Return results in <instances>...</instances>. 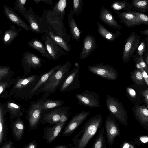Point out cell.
<instances>
[{
	"label": "cell",
	"mask_w": 148,
	"mask_h": 148,
	"mask_svg": "<svg viewBox=\"0 0 148 148\" xmlns=\"http://www.w3.org/2000/svg\"><path fill=\"white\" fill-rule=\"evenodd\" d=\"M103 120L102 115L97 114L91 117L85 123L83 128L73 138L78 148L85 147L101 127Z\"/></svg>",
	"instance_id": "6da1fadb"
},
{
	"label": "cell",
	"mask_w": 148,
	"mask_h": 148,
	"mask_svg": "<svg viewBox=\"0 0 148 148\" xmlns=\"http://www.w3.org/2000/svg\"><path fill=\"white\" fill-rule=\"evenodd\" d=\"M71 66V62L67 61L49 77L43 86L42 99H47L49 96L56 92L67 76Z\"/></svg>",
	"instance_id": "7a4b0ae2"
},
{
	"label": "cell",
	"mask_w": 148,
	"mask_h": 148,
	"mask_svg": "<svg viewBox=\"0 0 148 148\" xmlns=\"http://www.w3.org/2000/svg\"><path fill=\"white\" fill-rule=\"evenodd\" d=\"M41 19L45 32L47 30L51 31L69 44L71 40V36L67 34L63 20L60 17L53 15L51 10H45Z\"/></svg>",
	"instance_id": "3957f363"
},
{
	"label": "cell",
	"mask_w": 148,
	"mask_h": 148,
	"mask_svg": "<svg viewBox=\"0 0 148 148\" xmlns=\"http://www.w3.org/2000/svg\"><path fill=\"white\" fill-rule=\"evenodd\" d=\"M41 75H34L26 77L16 79L14 86L6 96L8 97L15 93L20 94V97L27 98L29 94L38 82Z\"/></svg>",
	"instance_id": "277c9868"
},
{
	"label": "cell",
	"mask_w": 148,
	"mask_h": 148,
	"mask_svg": "<svg viewBox=\"0 0 148 148\" xmlns=\"http://www.w3.org/2000/svg\"><path fill=\"white\" fill-rule=\"evenodd\" d=\"M105 104L110 114L122 125L127 126L128 123V113L123 105L118 99L109 95L107 96Z\"/></svg>",
	"instance_id": "5b68a950"
},
{
	"label": "cell",
	"mask_w": 148,
	"mask_h": 148,
	"mask_svg": "<svg viewBox=\"0 0 148 148\" xmlns=\"http://www.w3.org/2000/svg\"><path fill=\"white\" fill-rule=\"evenodd\" d=\"M79 65L69 71L59 87L60 92H66L80 88L81 84L79 76Z\"/></svg>",
	"instance_id": "8992f818"
},
{
	"label": "cell",
	"mask_w": 148,
	"mask_h": 148,
	"mask_svg": "<svg viewBox=\"0 0 148 148\" xmlns=\"http://www.w3.org/2000/svg\"><path fill=\"white\" fill-rule=\"evenodd\" d=\"M87 68L92 73L108 80H116L118 77L116 70L110 65L101 63L88 66Z\"/></svg>",
	"instance_id": "52a82bcc"
},
{
	"label": "cell",
	"mask_w": 148,
	"mask_h": 148,
	"mask_svg": "<svg viewBox=\"0 0 148 148\" xmlns=\"http://www.w3.org/2000/svg\"><path fill=\"white\" fill-rule=\"evenodd\" d=\"M140 39V36L135 32L131 33L126 39L122 56L124 63H127L130 61L134 52L137 49Z\"/></svg>",
	"instance_id": "ba28073f"
},
{
	"label": "cell",
	"mask_w": 148,
	"mask_h": 148,
	"mask_svg": "<svg viewBox=\"0 0 148 148\" xmlns=\"http://www.w3.org/2000/svg\"><path fill=\"white\" fill-rule=\"evenodd\" d=\"M105 128L107 142L108 145H112L116 138L120 136V131L116 119L110 114L106 120Z\"/></svg>",
	"instance_id": "9c48e42d"
},
{
	"label": "cell",
	"mask_w": 148,
	"mask_h": 148,
	"mask_svg": "<svg viewBox=\"0 0 148 148\" xmlns=\"http://www.w3.org/2000/svg\"><path fill=\"white\" fill-rule=\"evenodd\" d=\"M45 61L41 58L30 52H24L22 56V64L25 75L29 73L32 69H37L43 66Z\"/></svg>",
	"instance_id": "30bf717a"
},
{
	"label": "cell",
	"mask_w": 148,
	"mask_h": 148,
	"mask_svg": "<svg viewBox=\"0 0 148 148\" xmlns=\"http://www.w3.org/2000/svg\"><path fill=\"white\" fill-rule=\"evenodd\" d=\"M44 100L39 99L32 102L27 112L30 126L34 128L39 123L42 112H43L42 104Z\"/></svg>",
	"instance_id": "8fae6325"
},
{
	"label": "cell",
	"mask_w": 148,
	"mask_h": 148,
	"mask_svg": "<svg viewBox=\"0 0 148 148\" xmlns=\"http://www.w3.org/2000/svg\"><path fill=\"white\" fill-rule=\"evenodd\" d=\"M27 21L31 31L36 33H45V30L40 17L36 15L32 8L30 6L28 10L21 14Z\"/></svg>",
	"instance_id": "7c38bea8"
},
{
	"label": "cell",
	"mask_w": 148,
	"mask_h": 148,
	"mask_svg": "<svg viewBox=\"0 0 148 148\" xmlns=\"http://www.w3.org/2000/svg\"><path fill=\"white\" fill-rule=\"evenodd\" d=\"M78 103L88 107H100L99 97L95 92L85 90L81 93L75 95Z\"/></svg>",
	"instance_id": "4fadbf2b"
},
{
	"label": "cell",
	"mask_w": 148,
	"mask_h": 148,
	"mask_svg": "<svg viewBox=\"0 0 148 148\" xmlns=\"http://www.w3.org/2000/svg\"><path fill=\"white\" fill-rule=\"evenodd\" d=\"M42 39L52 60L57 61L66 54L64 50L47 34H43Z\"/></svg>",
	"instance_id": "5bb4252c"
},
{
	"label": "cell",
	"mask_w": 148,
	"mask_h": 148,
	"mask_svg": "<svg viewBox=\"0 0 148 148\" xmlns=\"http://www.w3.org/2000/svg\"><path fill=\"white\" fill-rule=\"evenodd\" d=\"M90 114V111H82L76 114L71 119L62 133L64 136H70Z\"/></svg>",
	"instance_id": "9a60e30c"
},
{
	"label": "cell",
	"mask_w": 148,
	"mask_h": 148,
	"mask_svg": "<svg viewBox=\"0 0 148 148\" xmlns=\"http://www.w3.org/2000/svg\"><path fill=\"white\" fill-rule=\"evenodd\" d=\"M135 118L139 124L148 131V108L145 105L136 104L132 109Z\"/></svg>",
	"instance_id": "2e32d148"
},
{
	"label": "cell",
	"mask_w": 148,
	"mask_h": 148,
	"mask_svg": "<svg viewBox=\"0 0 148 148\" xmlns=\"http://www.w3.org/2000/svg\"><path fill=\"white\" fill-rule=\"evenodd\" d=\"M3 6L4 14L8 19L22 28L25 31H31L29 26L18 15L13 9L5 5H4Z\"/></svg>",
	"instance_id": "e0dca14e"
},
{
	"label": "cell",
	"mask_w": 148,
	"mask_h": 148,
	"mask_svg": "<svg viewBox=\"0 0 148 148\" xmlns=\"http://www.w3.org/2000/svg\"><path fill=\"white\" fill-rule=\"evenodd\" d=\"M97 48L95 38L91 34H87L84 38L83 45L79 55L81 60L88 57Z\"/></svg>",
	"instance_id": "ac0fdd59"
},
{
	"label": "cell",
	"mask_w": 148,
	"mask_h": 148,
	"mask_svg": "<svg viewBox=\"0 0 148 148\" xmlns=\"http://www.w3.org/2000/svg\"><path fill=\"white\" fill-rule=\"evenodd\" d=\"M116 13L117 17L121 23L123 24L129 28L134 27L135 26L139 25L142 23L136 16L127 11L120 12H115Z\"/></svg>",
	"instance_id": "d6986e66"
},
{
	"label": "cell",
	"mask_w": 148,
	"mask_h": 148,
	"mask_svg": "<svg viewBox=\"0 0 148 148\" xmlns=\"http://www.w3.org/2000/svg\"><path fill=\"white\" fill-rule=\"evenodd\" d=\"M61 66V65L60 64L53 66L48 72L42 75L38 82L29 94L27 98H31L34 95L42 92L44 83L49 77L56 71L58 70Z\"/></svg>",
	"instance_id": "ffe728a7"
},
{
	"label": "cell",
	"mask_w": 148,
	"mask_h": 148,
	"mask_svg": "<svg viewBox=\"0 0 148 148\" xmlns=\"http://www.w3.org/2000/svg\"><path fill=\"white\" fill-rule=\"evenodd\" d=\"M100 19L108 26L117 29H121L122 26L118 23L114 16L107 8L101 7L99 15Z\"/></svg>",
	"instance_id": "44dd1931"
},
{
	"label": "cell",
	"mask_w": 148,
	"mask_h": 148,
	"mask_svg": "<svg viewBox=\"0 0 148 148\" xmlns=\"http://www.w3.org/2000/svg\"><path fill=\"white\" fill-rule=\"evenodd\" d=\"M70 107L64 106L56 108L50 112L45 114L43 120L45 123L53 124L59 122L61 116L64 112L69 110Z\"/></svg>",
	"instance_id": "7402d4cb"
},
{
	"label": "cell",
	"mask_w": 148,
	"mask_h": 148,
	"mask_svg": "<svg viewBox=\"0 0 148 148\" xmlns=\"http://www.w3.org/2000/svg\"><path fill=\"white\" fill-rule=\"evenodd\" d=\"M65 123L59 122L51 127H46L44 138L48 143L52 142L58 135Z\"/></svg>",
	"instance_id": "603a6c76"
},
{
	"label": "cell",
	"mask_w": 148,
	"mask_h": 148,
	"mask_svg": "<svg viewBox=\"0 0 148 148\" xmlns=\"http://www.w3.org/2000/svg\"><path fill=\"white\" fill-rule=\"evenodd\" d=\"M140 91L136 89L134 85L133 84H131L130 86H127L125 89L127 97L133 104L145 105L143 98Z\"/></svg>",
	"instance_id": "cb8c5ba5"
},
{
	"label": "cell",
	"mask_w": 148,
	"mask_h": 148,
	"mask_svg": "<svg viewBox=\"0 0 148 148\" xmlns=\"http://www.w3.org/2000/svg\"><path fill=\"white\" fill-rule=\"evenodd\" d=\"M74 12L71 9L68 14V21L72 39L77 42L80 39L81 31L79 29L77 23L74 18Z\"/></svg>",
	"instance_id": "d4e9b609"
},
{
	"label": "cell",
	"mask_w": 148,
	"mask_h": 148,
	"mask_svg": "<svg viewBox=\"0 0 148 148\" xmlns=\"http://www.w3.org/2000/svg\"><path fill=\"white\" fill-rule=\"evenodd\" d=\"M21 31V28L14 25L10 26V28L4 33L2 39V43L5 46L11 45Z\"/></svg>",
	"instance_id": "484cf974"
},
{
	"label": "cell",
	"mask_w": 148,
	"mask_h": 148,
	"mask_svg": "<svg viewBox=\"0 0 148 148\" xmlns=\"http://www.w3.org/2000/svg\"><path fill=\"white\" fill-rule=\"evenodd\" d=\"M97 29L99 33L105 40L109 42L116 40L121 34L118 30L113 33L108 31L98 22H97Z\"/></svg>",
	"instance_id": "4316f807"
},
{
	"label": "cell",
	"mask_w": 148,
	"mask_h": 148,
	"mask_svg": "<svg viewBox=\"0 0 148 148\" xmlns=\"http://www.w3.org/2000/svg\"><path fill=\"white\" fill-rule=\"evenodd\" d=\"M28 46L39 52L45 57L52 60V58L48 52L45 45L38 39L33 38L28 43Z\"/></svg>",
	"instance_id": "83f0119b"
},
{
	"label": "cell",
	"mask_w": 148,
	"mask_h": 148,
	"mask_svg": "<svg viewBox=\"0 0 148 148\" xmlns=\"http://www.w3.org/2000/svg\"><path fill=\"white\" fill-rule=\"evenodd\" d=\"M67 3V0H60L55 2L54 6L51 7L52 10L51 11L52 14L60 17L63 20Z\"/></svg>",
	"instance_id": "f1b7e54d"
},
{
	"label": "cell",
	"mask_w": 148,
	"mask_h": 148,
	"mask_svg": "<svg viewBox=\"0 0 148 148\" xmlns=\"http://www.w3.org/2000/svg\"><path fill=\"white\" fill-rule=\"evenodd\" d=\"M45 33L50 36L66 52L69 53L71 51L72 46L68 43L63 38L55 34L49 30H46L45 34Z\"/></svg>",
	"instance_id": "f546056e"
},
{
	"label": "cell",
	"mask_w": 148,
	"mask_h": 148,
	"mask_svg": "<svg viewBox=\"0 0 148 148\" xmlns=\"http://www.w3.org/2000/svg\"><path fill=\"white\" fill-rule=\"evenodd\" d=\"M130 74V77L135 84L139 86L146 85L140 69H134L133 71Z\"/></svg>",
	"instance_id": "4dcf8cb0"
},
{
	"label": "cell",
	"mask_w": 148,
	"mask_h": 148,
	"mask_svg": "<svg viewBox=\"0 0 148 148\" xmlns=\"http://www.w3.org/2000/svg\"><path fill=\"white\" fill-rule=\"evenodd\" d=\"M104 131L103 128L99 131L92 148H107L106 141L104 135Z\"/></svg>",
	"instance_id": "1f68e13d"
},
{
	"label": "cell",
	"mask_w": 148,
	"mask_h": 148,
	"mask_svg": "<svg viewBox=\"0 0 148 148\" xmlns=\"http://www.w3.org/2000/svg\"><path fill=\"white\" fill-rule=\"evenodd\" d=\"M130 3L133 10L140 12L145 13L148 10V0H133Z\"/></svg>",
	"instance_id": "d6a6232c"
},
{
	"label": "cell",
	"mask_w": 148,
	"mask_h": 148,
	"mask_svg": "<svg viewBox=\"0 0 148 148\" xmlns=\"http://www.w3.org/2000/svg\"><path fill=\"white\" fill-rule=\"evenodd\" d=\"M111 8L115 12L122 10L129 11L132 8L130 3H128L125 0L122 1H115L111 5Z\"/></svg>",
	"instance_id": "836d02e7"
},
{
	"label": "cell",
	"mask_w": 148,
	"mask_h": 148,
	"mask_svg": "<svg viewBox=\"0 0 148 148\" xmlns=\"http://www.w3.org/2000/svg\"><path fill=\"white\" fill-rule=\"evenodd\" d=\"M7 110L8 111L12 116L19 115L22 116L23 113L21 107L14 103L9 102L6 104Z\"/></svg>",
	"instance_id": "e575fe53"
},
{
	"label": "cell",
	"mask_w": 148,
	"mask_h": 148,
	"mask_svg": "<svg viewBox=\"0 0 148 148\" xmlns=\"http://www.w3.org/2000/svg\"><path fill=\"white\" fill-rule=\"evenodd\" d=\"M64 103V101L62 100H44L42 104L43 111L46 110L60 106Z\"/></svg>",
	"instance_id": "d590c367"
},
{
	"label": "cell",
	"mask_w": 148,
	"mask_h": 148,
	"mask_svg": "<svg viewBox=\"0 0 148 148\" xmlns=\"http://www.w3.org/2000/svg\"><path fill=\"white\" fill-rule=\"evenodd\" d=\"M132 57L133 60L135 64V68L140 69L143 68L148 73V66L146 64L143 57L137 54H133Z\"/></svg>",
	"instance_id": "8d00e7d4"
},
{
	"label": "cell",
	"mask_w": 148,
	"mask_h": 148,
	"mask_svg": "<svg viewBox=\"0 0 148 148\" xmlns=\"http://www.w3.org/2000/svg\"><path fill=\"white\" fill-rule=\"evenodd\" d=\"M8 77L0 81V95L5 91L14 83L16 79H12Z\"/></svg>",
	"instance_id": "74e56055"
},
{
	"label": "cell",
	"mask_w": 148,
	"mask_h": 148,
	"mask_svg": "<svg viewBox=\"0 0 148 148\" xmlns=\"http://www.w3.org/2000/svg\"><path fill=\"white\" fill-rule=\"evenodd\" d=\"M24 128L23 123L21 121H18L15 123L13 127L14 132L18 138H20L22 136Z\"/></svg>",
	"instance_id": "f35d334b"
},
{
	"label": "cell",
	"mask_w": 148,
	"mask_h": 148,
	"mask_svg": "<svg viewBox=\"0 0 148 148\" xmlns=\"http://www.w3.org/2000/svg\"><path fill=\"white\" fill-rule=\"evenodd\" d=\"M83 3L82 0L73 1V10L75 15L78 16L82 12Z\"/></svg>",
	"instance_id": "ab89813d"
},
{
	"label": "cell",
	"mask_w": 148,
	"mask_h": 148,
	"mask_svg": "<svg viewBox=\"0 0 148 148\" xmlns=\"http://www.w3.org/2000/svg\"><path fill=\"white\" fill-rule=\"evenodd\" d=\"M26 0H16L15 3L14 9L17 10L20 14L27 10L25 6Z\"/></svg>",
	"instance_id": "60d3db41"
},
{
	"label": "cell",
	"mask_w": 148,
	"mask_h": 148,
	"mask_svg": "<svg viewBox=\"0 0 148 148\" xmlns=\"http://www.w3.org/2000/svg\"><path fill=\"white\" fill-rule=\"evenodd\" d=\"M127 12L132 14L137 17L141 21L142 24L148 25V17L147 15L142 13L132 10Z\"/></svg>",
	"instance_id": "b9f144b4"
},
{
	"label": "cell",
	"mask_w": 148,
	"mask_h": 148,
	"mask_svg": "<svg viewBox=\"0 0 148 148\" xmlns=\"http://www.w3.org/2000/svg\"><path fill=\"white\" fill-rule=\"evenodd\" d=\"M2 106L0 105V143L2 141L3 133V115L4 111Z\"/></svg>",
	"instance_id": "7bdbcfd3"
},
{
	"label": "cell",
	"mask_w": 148,
	"mask_h": 148,
	"mask_svg": "<svg viewBox=\"0 0 148 148\" xmlns=\"http://www.w3.org/2000/svg\"><path fill=\"white\" fill-rule=\"evenodd\" d=\"M136 145H140L147 144L148 142V136L147 135H142L134 139Z\"/></svg>",
	"instance_id": "ee69618b"
},
{
	"label": "cell",
	"mask_w": 148,
	"mask_h": 148,
	"mask_svg": "<svg viewBox=\"0 0 148 148\" xmlns=\"http://www.w3.org/2000/svg\"><path fill=\"white\" fill-rule=\"evenodd\" d=\"M136 145L134 141L125 140L121 144L120 148H136Z\"/></svg>",
	"instance_id": "f6af8a7d"
},
{
	"label": "cell",
	"mask_w": 148,
	"mask_h": 148,
	"mask_svg": "<svg viewBox=\"0 0 148 148\" xmlns=\"http://www.w3.org/2000/svg\"><path fill=\"white\" fill-rule=\"evenodd\" d=\"M145 41L142 39L141 42L139 44L137 48V54L139 56H142L144 54L145 51Z\"/></svg>",
	"instance_id": "bcb514c9"
},
{
	"label": "cell",
	"mask_w": 148,
	"mask_h": 148,
	"mask_svg": "<svg viewBox=\"0 0 148 148\" xmlns=\"http://www.w3.org/2000/svg\"><path fill=\"white\" fill-rule=\"evenodd\" d=\"M140 93L143 98L145 105L148 108V88L140 91Z\"/></svg>",
	"instance_id": "7dc6e473"
},
{
	"label": "cell",
	"mask_w": 148,
	"mask_h": 148,
	"mask_svg": "<svg viewBox=\"0 0 148 148\" xmlns=\"http://www.w3.org/2000/svg\"><path fill=\"white\" fill-rule=\"evenodd\" d=\"M10 66H3L0 65V74L12 73L10 71Z\"/></svg>",
	"instance_id": "c3c4849f"
},
{
	"label": "cell",
	"mask_w": 148,
	"mask_h": 148,
	"mask_svg": "<svg viewBox=\"0 0 148 148\" xmlns=\"http://www.w3.org/2000/svg\"><path fill=\"white\" fill-rule=\"evenodd\" d=\"M69 110H67L61 115L59 122L65 123L68 118V113Z\"/></svg>",
	"instance_id": "681fc988"
},
{
	"label": "cell",
	"mask_w": 148,
	"mask_h": 148,
	"mask_svg": "<svg viewBox=\"0 0 148 148\" xmlns=\"http://www.w3.org/2000/svg\"><path fill=\"white\" fill-rule=\"evenodd\" d=\"M140 70L141 71L143 77L147 85L148 86V75L147 72L143 69L141 68Z\"/></svg>",
	"instance_id": "f907efd6"
},
{
	"label": "cell",
	"mask_w": 148,
	"mask_h": 148,
	"mask_svg": "<svg viewBox=\"0 0 148 148\" xmlns=\"http://www.w3.org/2000/svg\"><path fill=\"white\" fill-rule=\"evenodd\" d=\"M41 2H43L48 5H53V0H41Z\"/></svg>",
	"instance_id": "816d5d0a"
},
{
	"label": "cell",
	"mask_w": 148,
	"mask_h": 148,
	"mask_svg": "<svg viewBox=\"0 0 148 148\" xmlns=\"http://www.w3.org/2000/svg\"><path fill=\"white\" fill-rule=\"evenodd\" d=\"M2 148H13L11 142L5 144Z\"/></svg>",
	"instance_id": "f5cc1de1"
},
{
	"label": "cell",
	"mask_w": 148,
	"mask_h": 148,
	"mask_svg": "<svg viewBox=\"0 0 148 148\" xmlns=\"http://www.w3.org/2000/svg\"><path fill=\"white\" fill-rule=\"evenodd\" d=\"M36 145L34 142H32L29 144L26 148H36Z\"/></svg>",
	"instance_id": "db71d44e"
},
{
	"label": "cell",
	"mask_w": 148,
	"mask_h": 148,
	"mask_svg": "<svg viewBox=\"0 0 148 148\" xmlns=\"http://www.w3.org/2000/svg\"><path fill=\"white\" fill-rule=\"evenodd\" d=\"M140 32L142 35H144L145 36H148V29L140 31Z\"/></svg>",
	"instance_id": "11a10c76"
},
{
	"label": "cell",
	"mask_w": 148,
	"mask_h": 148,
	"mask_svg": "<svg viewBox=\"0 0 148 148\" xmlns=\"http://www.w3.org/2000/svg\"><path fill=\"white\" fill-rule=\"evenodd\" d=\"M145 56V58L144 60L146 64L148 66V53L147 52L146 53Z\"/></svg>",
	"instance_id": "9f6ffc18"
},
{
	"label": "cell",
	"mask_w": 148,
	"mask_h": 148,
	"mask_svg": "<svg viewBox=\"0 0 148 148\" xmlns=\"http://www.w3.org/2000/svg\"><path fill=\"white\" fill-rule=\"evenodd\" d=\"M55 148H66L65 146L64 145H60L56 147Z\"/></svg>",
	"instance_id": "6f0895ef"
},
{
	"label": "cell",
	"mask_w": 148,
	"mask_h": 148,
	"mask_svg": "<svg viewBox=\"0 0 148 148\" xmlns=\"http://www.w3.org/2000/svg\"><path fill=\"white\" fill-rule=\"evenodd\" d=\"M34 1L37 5H38L40 2H41V0H34Z\"/></svg>",
	"instance_id": "680465c9"
},
{
	"label": "cell",
	"mask_w": 148,
	"mask_h": 148,
	"mask_svg": "<svg viewBox=\"0 0 148 148\" xmlns=\"http://www.w3.org/2000/svg\"><path fill=\"white\" fill-rule=\"evenodd\" d=\"M75 67L79 65V64L78 63L76 62L75 63Z\"/></svg>",
	"instance_id": "91938a15"
},
{
	"label": "cell",
	"mask_w": 148,
	"mask_h": 148,
	"mask_svg": "<svg viewBox=\"0 0 148 148\" xmlns=\"http://www.w3.org/2000/svg\"><path fill=\"white\" fill-rule=\"evenodd\" d=\"M1 29H0V34H1Z\"/></svg>",
	"instance_id": "94428289"
}]
</instances>
